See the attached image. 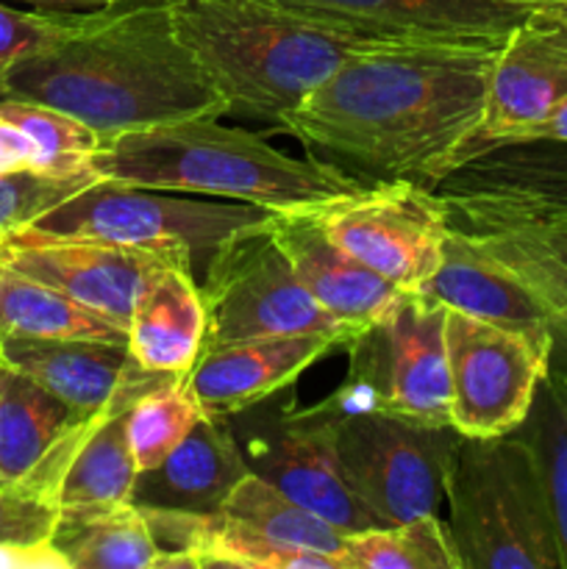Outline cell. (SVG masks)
<instances>
[{"instance_id":"15","label":"cell","mask_w":567,"mask_h":569,"mask_svg":"<svg viewBox=\"0 0 567 569\" xmlns=\"http://www.w3.org/2000/svg\"><path fill=\"white\" fill-rule=\"evenodd\" d=\"M567 100V33L534 9L500 44L481 122L484 150L526 139Z\"/></svg>"},{"instance_id":"7","label":"cell","mask_w":567,"mask_h":569,"mask_svg":"<svg viewBox=\"0 0 567 569\" xmlns=\"http://www.w3.org/2000/svg\"><path fill=\"white\" fill-rule=\"evenodd\" d=\"M445 306L404 292L398 303L356 333L345 350L350 372L337 409H376L426 426H450Z\"/></svg>"},{"instance_id":"35","label":"cell","mask_w":567,"mask_h":569,"mask_svg":"<svg viewBox=\"0 0 567 569\" xmlns=\"http://www.w3.org/2000/svg\"><path fill=\"white\" fill-rule=\"evenodd\" d=\"M87 183L92 181H53L33 172L0 176V242Z\"/></svg>"},{"instance_id":"29","label":"cell","mask_w":567,"mask_h":569,"mask_svg":"<svg viewBox=\"0 0 567 569\" xmlns=\"http://www.w3.org/2000/svg\"><path fill=\"white\" fill-rule=\"evenodd\" d=\"M139 395H122L72 456L56 492V506L117 503L131 498L137 481V461L128 442V411Z\"/></svg>"},{"instance_id":"14","label":"cell","mask_w":567,"mask_h":569,"mask_svg":"<svg viewBox=\"0 0 567 569\" xmlns=\"http://www.w3.org/2000/svg\"><path fill=\"white\" fill-rule=\"evenodd\" d=\"M395 42L504 44L534 14L517 0H270Z\"/></svg>"},{"instance_id":"19","label":"cell","mask_w":567,"mask_h":569,"mask_svg":"<svg viewBox=\"0 0 567 569\" xmlns=\"http://www.w3.org/2000/svg\"><path fill=\"white\" fill-rule=\"evenodd\" d=\"M267 226L306 292L354 333L387 315L404 295L328 239L309 209L270 211Z\"/></svg>"},{"instance_id":"42","label":"cell","mask_w":567,"mask_h":569,"mask_svg":"<svg viewBox=\"0 0 567 569\" xmlns=\"http://www.w3.org/2000/svg\"><path fill=\"white\" fill-rule=\"evenodd\" d=\"M537 11H543L545 17H550V20L567 33V6H554V9H537Z\"/></svg>"},{"instance_id":"31","label":"cell","mask_w":567,"mask_h":569,"mask_svg":"<svg viewBox=\"0 0 567 569\" xmlns=\"http://www.w3.org/2000/svg\"><path fill=\"white\" fill-rule=\"evenodd\" d=\"M337 561L339 569H461L439 515L348 533Z\"/></svg>"},{"instance_id":"27","label":"cell","mask_w":567,"mask_h":569,"mask_svg":"<svg viewBox=\"0 0 567 569\" xmlns=\"http://www.w3.org/2000/svg\"><path fill=\"white\" fill-rule=\"evenodd\" d=\"M94 339L128 345V331L70 295L0 261V339Z\"/></svg>"},{"instance_id":"8","label":"cell","mask_w":567,"mask_h":569,"mask_svg":"<svg viewBox=\"0 0 567 569\" xmlns=\"http://www.w3.org/2000/svg\"><path fill=\"white\" fill-rule=\"evenodd\" d=\"M334 400L300 409L289 389L228 415L233 439L253 476L265 478L317 517L356 533L384 526L345 483L334 445Z\"/></svg>"},{"instance_id":"5","label":"cell","mask_w":567,"mask_h":569,"mask_svg":"<svg viewBox=\"0 0 567 569\" xmlns=\"http://www.w3.org/2000/svg\"><path fill=\"white\" fill-rule=\"evenodd\" d=\"M445 506L461 569H561L548 492L517 431L459 439Z\"/></svg>"},{"instance_id":"33","label":"cell","mask_w":567,"mask_h":569,"mask_svg":"<svg viewBox=\"0 0 567 569\" xmlns=\"http://www.w3.org/2000/svg\"><path fill=\"white\" fill-rule=\"evenodd\" d=\"M203 417L206 409L189 389L187 378H170L139 395L128 411V442L137 470L161 465Z\"/></svg>"},{"instance_id":"32","label":"cell","mask_w":567,"mask_h":569,"mask_svg":"<svg viewBox=\"0 0 567 569\" xmlns=\"http://www.w3.org/2000/svg\"><path fill=\"white\" fill-rule=\"evenodd\" d=\"M0 114L20 126L37 144V176L53 181H98L92 159L103 139L81 120L20 98H0Z\"/></svg>"},{"instance_id":"12","label":"cell","mask_w":567,"mask_h":569,"mask_svg":"<svg viewBox=\"0 0 567 569\" xmlns=\"http://www.w3.org/2000/svg\"><path fill=\"white\" fill-rule=\"evenodd\" d=\"M309 211L345 253L404 292H417L442 261L448 209L420 183L376 181Z\"/></svg>"},{"instance_id":"39","label":"cell","mask_w":567,"mask_h":569,"mask_svg":"<svg viewBox=\"0 0 567 569\" xmlns=\"http://www.w3.org/2000/svg\"><path fill=\"white\" fill-rule=\"evenodd\" d=\"M539 300H543L545 309L554 317V328H559L567 337V287H554V283H526Z\"/></svg>"},{"instance_id":"11","label":"cell","mask_w":567,"mask_h":569,"mask_svg":"<svg viewBox=\"0 0 567 569\" xmlns=\"http://www.w3.org/2000/svg\"><path fill=\"white\" fill-rule=\"evenodd\" d=\"M450 426L461 437H500L520 428L548 370L554 331L445 311Z\"/></svg>"},{"instance_id":"24","label":"cell","mask_w":567,"mask_h":569,"mask_svg":"<svg viewBox=\"0 0 567 569\" xmlns=\"http://www.w3.org/2000/svg\"><path fill=\"white\" fill-rule=\"evenodd\" d=\"M209 317L192 261H167L137 300L128 322V353L142 370L187 378L200 359Z\"/></svg>"},{"instance_id":"36","label":"cell","mask_w":567,"mask_h":569,"mask_svg":"<svg viewBox=\"0 0 567 569\" xmlns=\"http://www.w3.org/2000/svg\"><path fill=\"white\" fill-rule=\"evenodd\" d=\"M59 517V506L22 492L0 487V545L44 542L50 539Z\"/></svg>"},{"instance_id":"1","label":"cell","mask_w":567,"mask_h":569,"mask_svg":"<svg viewBox=\"0 0 567 569\" xmlns=\"http://www.w3.org/2000/svg\"><path fill=\"white\" fill-rule=\"evenodd\" d=\"M500 44L387 42L345 61L278 126L367 183L437 189L481 153Z\"/></svg>"},{"instance_id":"21","label":"cell","mask_w":567,"mask_h":569,"mask_svg":"<svg viewBox=\"0 0 567 569\" xmlns=\"http://www.w3.org/2000/svg\"><path fill=\"white\" fill-rule=\"evenodd\" d=\"M142 515L161 548L156 569H339L331 556L281 548L226 511L142 509Z\"/></svg>"},{"instance_id":"13","label":"cell","mask_w":567,"mask_h":569,"mask_svg":"<svg viewBox=\"0 0 567 569\" xmlns=\"http://www.w3.org/2000/svg\"><path fill=\"white\" fill-rule=\"evenodd\" d=\"M192 261L187 253L128 248L94 239H61L20 228L0 244V261L42 281L128 331L137 300L167 261Z\"/></svg>"},{"instance_id":"38","label":"cell","mask_w":567,"mask_h":569,"mask_svg":"<svg viewBox=\"0 0 567 569\" xmlns=\"http://www.w3.org/2000/svg\"><path fill=\"white\" fill-rule=\"evenodd\" d=\"M0 569H70L64 556L44 542H9L0 545Z\"/></svg>"},{"instance_id":"6","label":"cell","mask_w":567,"mask_h":569,"mask_svg":"<svg viewBox=\"0 0 567 569\" xmlns=\"http://www.w3.org/2000/svg\"><path fill=\"white\" fill-rule=\"evenodd\" d=\"M270 211L233 200H198L131 183H87L31 222V231L61 239L128 244V248L206 256L231 233L256 226Z\"/></svg>"},{"instance_id":"44","label":"cell","mask_w":567,"mask_h":569,"mask_svg":"<svg viewBox=\"0 0 567 569\" xmlns=\"http://www.w3.org/2000/svg\"><path fill=\"white\" fill-rule=\"evenodd\" d=\"M0 244H3V242H0Z\"/></svg>"},{"instance_id":"25","label":"cell","mask_w":567,"mask_h":569,"mask_svg":"<svg viewBox=\"0 0 567 569\" xmlns=\"http://www.w3.org/2000/svg\"><path fill=\"white\" fill-rule=\"evenodd\" d=\"M50 542L70 569H156L161 548L131 500L59 506Z\"/></svg>"},{"instance_id":"17","label":"cell","mask_w":567,"mask_h":569,"mask_svg":"<svg viewBox=\"0 0 567 569\" xmlns=\"http://www.w3.org/2000/svg\"><path fill=\"white\" fill-rule=\"evenodd\" d=\"M0 361L48 389L76 415L92 417L128 392H150L170 376L148 372L128 345L94 339H0Z\"/></svg>"},{"instance_id":"20","label":"cell","mask_w":567,"mask_h":569,"mask_svg":"<svg viewBox=\"0 0 567 569\" xmlns=\"http://www.w3.org/2000/svg\"><path fill=\"white\" fill-rule=\"evenodd\" d=\"M81 420L87 417L0 361V487L56 503L59 448Z\"/></svg>"},{"instance_id":"18","label":"cell","mask_w":567,"mask_h":569,"mask_svg":"<svg viewBox=\"0 0 567 569\" xmlns=\"http://www.w3.org/2000/svg\"><path fill=\"white\" fill-rule=\"evenodd\" d=\"M348 342L342 333H287L220 345L200 353L187 383L206 415L228 417L289 389L315 361Z\"/></svg>"},{"instance_id":"9","label":"cell","mask_w":567,"mask_h":569,"mask_svg":"<svg viewBox=\"0 0 567 569\" xmlns=\"http://www.w3.org/2000/svg\"><path fill=\"white\" fill-rule=\"evenodd\" d=\"M459 439L454 426L376 409H339L334 422L339 472L384 526L439 515Z\"/></svg>"},{"instance_id":"22","label":"cell","mask_w":567,"mask_h":569,"mask_svg":"<svg viewBox=\"0 0 567 569\" xmlns=\"http://www.w3.org/2000/svg\"><path fill=\"white\" fill-rule=\"evenodd\" d=\"M417 295L478 320L554 331V317L543 300L504 261L454 226L442 239V261Z\"/></svg>"},{"instance_id":"34","label":"cell","mask_w":567,"mask_h":569,"mask_svg":"<svg viewBox=\"0 0 567 569\" xmlns=\"http://www.w3.org/2000/svg\"><path fill=\"white\" fill-rule=\"evenodd\" d=\"M76 11L20 9L0 0V98L6 94V72L26 56L39 53L70 31Z\"/></svg>"},{"instance_id":"37","label":"cell","mask_w":567,"mask_h":569,"mask_svg":"<svg viewBox=\"0 0 567 569\" xmlns=\"http://www.w3.org/2000/svg\"><path fill=\"white\" fill-rule=\"evenodd\" d=\"M37 164L39 153L33 139L0 114V176H20V172L37 176Z\"/></svg>"},{"instance_id":"4","label":"cell","mask_w":567,"mask_h":569,"mask_svg":"<svg viewBox=\"0 0 567 569\" xmlns=\"http://www.w3.org/2000/svg\"><path fill=\"white\" fill-rule=\"evenodd\" d=\"M178 33L231 109L281 122L370 37L270 0H172Z\"/></svg>"},{"instance_id":"16","label":"cell","mask_w":567,"mask_h":569,"mask_svg":"<svg viewBox=\"0 0 567 569\" xmlns=\"http://www.w3.org/2000/svg\"><path fill=\"white\" fill-rule=\"evenodd\" d=\"M448 222L470 233L523 283L567 287V206L434 189Z\"/></svg>"},{"instance_id":"26","label":"cell","mask_w":567,"mask_h":569,"mask_svg":"<svg viewBox=\"0 0 567 569\" xmlns=\"http://www.w3.org/2000/svg\"><path fill=\"white\" fill-rule=\"evenodd\" d=\"M437 189L567 206V142L520 139L489 144Z\"/></svg>"},{"instance_id":"28","label":"cell","mask_w":567,"mask_h":569,"mask_svg":"<svg viewBox=\"0 0 567 569\" xmlns=\"http://www.w3.org/2000/svg\"><path fill=\"white\" fill-rule=\"evenodd\" d=\"M531 448L550 500L561 569H567V337L554 328V350L526 420L517 428Z\"/></svg>"},{"instance_id":"3","label":"cell","mask_w":567,"mask_h":569,"mask_svg":"<svg viewBox=\"0 0 567 569\" xmlns=\"http://www.w3.org/2000/svg\"><path fill=\"white\" fill-rule=\"evenodd\" d=\"M220 117H189L106 139L94 176L165 192L233 200L278 214L359 192L367 181L322 159H295Z\"/></svg>"},{"instance_id":"10","label":"cell","mask_w":567,"mask_h":569,"mask_svg":"<svg viewBox=\"0 0 567 569\" xmlns=\"http://www.w3.org/2000/svg\"><path fill=\"white\" fill-rule=\"evenodd\" d=\"M267 217L231 233L206 261L200 295L209 333L203 350L287 333H342L354 339L348 326L306 292Z\"/></svg>"},{"instance_id":"41","label":"cell","mask_w":567,"mask_h":569,"mask_svg":"<svg viewBox=\"0 0 567 569\" xmlns=\"http://www.w3.org/2000/svg\"><path fill=\"white\" fill-rule=\"evenodd\" d=\"M526 139H556V142H567V100H561L559 109H556L543 126L534 128ZM517 142H520V139H517Z\"/></svg>"},{"instance_id":"30","label":"cell","mask_w":567,"mask_h":569,"mask_svg":"<svg viewBox=\"0 0 567 569\" xmlns=\"http://www.w3.org/2000/svg\"><path fill=\"white\" fill-rule=\"evenodd\" d=\"M220 511L237 517L239 522H245L256 533L281 545V548L311 550V553L331 556L334 561H337L345 537H348L337 526L317 517L315 511L300 506L298 500H292L281 489L272 487L270 481L253 476V472H248L231 489Z\"/></svg>"},{"instance_id":"43","label":"cell","mask_w":567,"mask_h":569,"mask_svg":"<svg viewBox=\"0 0 567 569\" xmlns=\"http://www.w3.org/2000/svg\"><path fill=\"white\" fill-rule=\"evenodd\" d=\"M517 3H526L531 9H554V6H567V0H517Z\"/></svg>"},{"instance_id":"2","label":"cell","mask_w":567,"mask_h":569,"mask_svg":"<svg viewBox=\"0 0 567 569\" xmlns=\"http://www.w3.org/2000/svg\"><path fill=\"white\" fill-rule=\"evenodd\" d=\"M3 98L76 117L100 139L231 111L172 17V0L76 11L70 31L6 72Z\"/></svg>"},{"instance_id":"23","label":"cell","mask_w":567,"mask_h":569,"mask_svg":"<svg viewBox=\"0 0 567 569\" xmlns=\"http://www.w3.org/2000/svg\"><path fill=\"white\" fill-rule=\"evenodd\" d=\"M228 417L206 415L161 465L137 472L131 503L161 511H220L248 476Z\"/></svg>"},{"instance_id":"40","label":"cell","mask_w":567,"mask_h":569,"mask_svg":"<svg viewBox=\"0 0 567 569\" xmlns=\"http://www.w3.org/2000/svg\"><path fill=\"white\" fill-rule=\"evenodd\" d=\"M3 3L28 6V9L39 11H94L106 9V6L126 3V0H3Z\"/></svg>"}]
</instances>
